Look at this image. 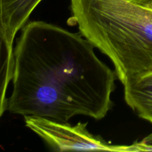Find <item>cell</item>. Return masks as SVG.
Here are the masks:
<instances>
[{"instance_id": "cell-3", "label": "cell", "mask_w": 152, "mask_h": 152, "mask_svg": "<svg viewBox=\"0 0 152 152\" xmlns=\"http://www.w3.org/2000/svg\"><path fill=\"white\" fill-rule=\"evenodd\" d=\"M24 118L25 126L54 151L129 152V145H111L100 136H94L88 131L87 123L72 126L41 117L25 116Z\"/></svg>"}, {"instance_id": "cell-6", "label": "cell", "mask_w": 152, "mask_h": 152, "mask_svg": "<svg viewBox=\"0 0 152 152\" xmlns=\"http://www.w3.org/2000/svg\"><path fill=\"white\" fill-rule=\"evenodd\" d=\"M13 45L7 41L0 30V119L7 108L6 94L13 78Z\"/></svg>"}, {"instance_id": "cell-7", "label": "cell", "mask_w": 152, "mask_h": 152, "mask_svg": "<svg viewBox=\"0 0 152 152\" xmlns=\"http://www.w3.org/2000/svg\"><path fill=\"white\" fill-rule=\"evenodd\" d=\"M131 152H139V151H152V145L145 144L143 142H135L130 145Z\"/></svg>"}, {"instance_id": "cell-1", "label": "cell", "mask_w": 152, "mask_h": 152, "mask_svg": "<svg viewBox=\"0 0 152 152\" xmlns=\"http://www.w3.org/2000/svg\"><path fill=\"white\" fill-rule=\"evenodd\" d=\"M12 114L68 123L104 118L113 106L116 73L80 34L42 21L27 23L13 48Z\"/></svg>"}, {"instance_id": "cell-9", "label": "cell", "mask_w": 152, "mask_h": 152, "mask_svg": "<svg viewBox=\"0 0 152 152\" xmlns=\"http://www.w3.org/2000/svg\"><path fill=\"white\" fill-rule=\"evenodd\" d=\"M141 142H143V143L145 144L152 145V133L148 135L147 137H145L142 140H141Z\"/></svg>"}, {"instance_id": "cell-8", "label": "cell", "mask_w": 152, "mask_h": 152, "mask_svg": "<svg viewBox=\"0 0 152 152\" xmlns=\"http://www.w3.org/2000/svg\"><path fill=\"white\" fill-rule=\"evenodd\" d=\"M132 1L138 4H142V5L148 6V7L152 5V0H132Z\"/></svg>"}, {"instance_id": "cell-5", "label": "cell", "mask_w": 152, "mask_h": 152, "mask_svg": "<svg viewBox=\"0 0 152 152\" xmlns=\"http://www.w3.org/2000/svg\"><path fill=\"white\" fill-rule=\"evenodd\" d=\"M123 86L128 105L140 118L152 123V70L132 77Z\"/></svg>"}, {"instance_id": "cell-2", "label": "cell", "mask_w": 152, "mask_h": 152, "mask_svg": "<svg viewBox=\"0 0 152 152\" xmlns=\"http://www.w3.org/2000/svg\"><path fill=\"white\" fill-rule=\"evenodd\" d=\"M80 34L111 60L122 84L152 68V8L132 0H71Z\"/></svg>"}, {"instance_id": "cell-4", "label": "cell", "mask_w": 152, "mask_h": 152, "mask_svg": "<svg viewBox=\"0 0 152 152\" xmlns=\"http://www.w3.org/2000/svg\"><path fill=\"white\" fill-rule=\"evenodd\" d=\"M42 0H0V30L13 45L18 31L27 24L31 13Z\"/></svg>"}, {"instance_id": "cell-11", "label": "cell", "mask_w": 152, "mask_h": 152, "mask_svg": "<svg viewBox=\"0 0 152 152\" xmlns=\"http://www.w3.org/2000/svg\"><path fill=\"white\" fill-rule=\"evenodd\" d=\"M149 70H152V68H151V69H149Z\"/></svg>"}, {"instance_id": "cell-10", "label": "cell", "mask_w": 152, "mask_h": 152, "mask_svg": "<svg viewBox=\"0 0 152 152\" xmlns=\"http://www.w3.org/2000/svg\"><path fill=\"white\" fill-rule=\"evenodd\" d=\"M150 7H151V8H152V5H151V6H150Z\"/></svg>"}]
</instances>
